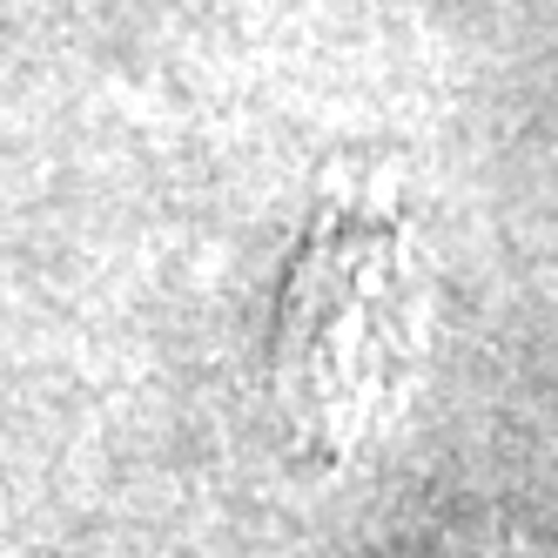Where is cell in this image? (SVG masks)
Masks as SVG:
<instances>
[{
    "instance_id": "6da1fadb",
    "label": "cell",
    "mask_w": 558,
    "mask_h": 558,
    "mask_svg": "<svg viewBox=\"0 0 558 558\" xmlns=\"http://www.w3.org/2000/svg\"><path fill=\"white\" fill-rule=\"evenodd\" d=\"M417 263L377 195H324L276 316V397L316 458H356L417 371Z\"/></svg>"
}]
</instances>
